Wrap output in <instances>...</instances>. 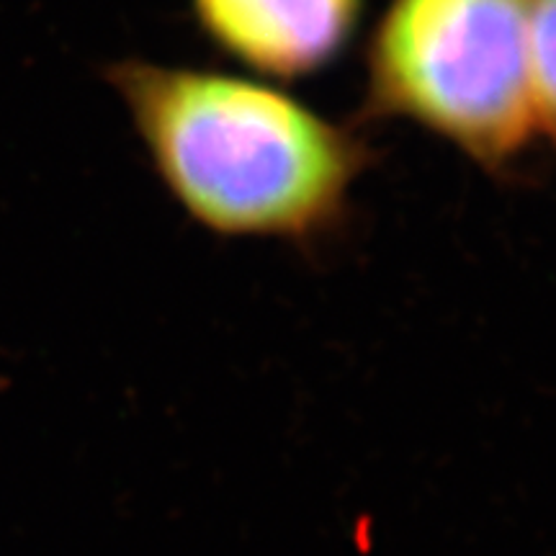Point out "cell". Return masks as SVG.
I'll return each instance as SVG.
<instances>
[{"label":"cell","mask_w":556,"mask_h":556,"mask_svg":"<svg viewBox=\"0 0 556 556\" xmlns=\"http://www.w3.org/2000/svg\"><path fill=\"white\" fill-rule=\"evenodd\" d=\"M103 75L165 191L225 238H323L371 163L356 129L270 83L148 60Z\"/></svg>","instance_id":"cell-1"},{"label":"cell","mask_w":556,"mask_h":556,"mask_svg":"<svg viewBox=\"0 0 556 556\" xmlns=\"http://www.w3.org/2000/svg\"><path fill=\"white\" fill-rule=\"evenodd\" d=\"M364 114L510 173L539 137L528 0H389L366 47Z\"/></svg>","instance_id":"cell-2"},{"label":"cell","mask_w":556,"mask_h":556,"mask_svg":"<svg viewBox=\"0 0 556 556\" xmlns=\"http://www.w3.org/2000/svg\"><path fill=\"white\" fill-rule=\"evenodd\" d=\"M364 0H191L214 47L276 80L328 67L356 31Z\"/></svg>","instance_id":"cell-3"},{"label":"cell","mask_w":556,"mask_h":556,"mask_svg":"<svg viewBox=\"0 0 556 556\" xmlns=\"http://www.w3.org/2000/svg\"><path fill=\"white\" fill-rule=\"evenodd\" d=\"M528 50L539 137L556 144V0H528Z\"/></svg>","instance_id":"cell-4"}]
</instances>
